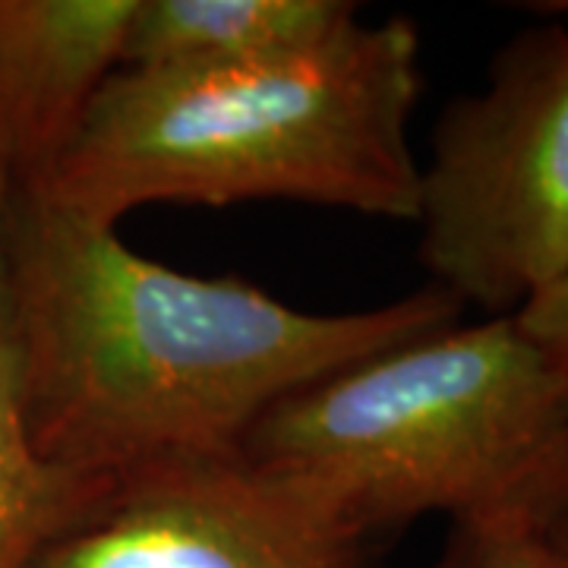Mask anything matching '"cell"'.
Segmentation results:
<instances>
[{"instance_id":"obj_1","label":"cell","mask_w":568,"mask_h":568,"mask_svg":"<svg viewBox=\"0 0 568 568\" xmlns=\"http://www.w3.org/2000/svg\"><path fill=\"white\" fill-rule=\"evenodd\" d=\"M0 282L29 439L48 465L92 480L237 455L294 392L465 313L436 284L373 310H297L244 278L149 260L118 224L13 181Z\"/></svg>"},{"instance_id":"obj_2","label":"cell","mask_w":568,"mask_h":568,"mask_svg":"<svg viewBox=\"0 0 568 568\" xmlns=\"http://www.w3.org/2000/svg\"><path fill=\"white\" fill-rule=\"evenodd\" d=\"M420 89V32L405 17L361 20L284 61L121 67L61 155L13 183L104 224L152 203L250 200L417 222L420 164L407 123Z\"/></svg>"},{"instance_id":"obj_3","label":"cell","mask_w":568,"mask_h":568,"mask_svg":"<svg viewBox=\"0 0 568 568\" xmlns=\"http://www.w3.org/2000/svg\"><path fill=\"white\" fill-rule=\"evenodd\" d=\"M241 455L366 540L429 511L544 521L568 487V364L515 316L452 325L294 392Z\"/></svg>"},{"instance_id":"obj_4","label":"cell","mask_w":568,"mask_h":568,"mask_svg":"<svg viewBox=\"0 0 568 568\" xmlns=\"http://www.w3.org/2000/svg\"><path fill=\"white\" fill-rule=\"evenodd\" d=\"M420 260L487 316H518L568 275V26L499 48L452 99L420 164Z\"/></svg>"},{"instance_id":"obj_5","label":"cell","mask_w":568,"mask_h":568,"mask_svg":"<svg viewBox=\"0 0 568 568\" xmlns=\"http://www.w3.org/2000/svg\"><path fill=\"white\" fill-rule=\"evenodd\" d=\"M366 544L316 489L237 452L123 474L39 568H369Z\"/></svg>"},{"instance_id":"obj_6","label":"cell","mask_w":568,"mask_h":568,"mask_svg":"<svg viewBox=\"0 0 568 568\" xmlns=\"http://www.w3.org/2000/svg\"><path fill=\"white\" fill-rule=\"evenodd\" d=\"M136 0H0V159L10 181L54 162L123 67Z\"/></svg>"},{"instance_id":"obj_7","label":"cell","mask_w":568,"mask_h":568,"mask_svg":"<svg viewBox=\"0 0 568 568\" xmlns=\"http://www.w3.org/2000/svg\"><path fill=\"white\" fill-rule=\"evenodd\" d=\"M361 22L351 0H136L123 67L224 70L325 48Z\"/></svg>"},{"instance_id":"obj_8","label":"cell","mask_w":568,"mask_h":568,"mask_svg":"<svg viewBox=\"0 0 568 568\" xmlns=\"http://www.w3.org/2000/svg\"><path fill=\"white\" fill-rule=\"evenodd\" d=\"M10 174L0 159V224ZM114 480L77 477L41 458L22 420L0 282V568H39L41 556L102 506Z\"/></svg>"},{"instance_id":"obj_9","label":"cell","mask_w":568,"mask_h":568,"mask_svg":"<svg viewBox=\"0 0 568 568\" xmlns=\"http://www.w3.org/2000/svg\"><path fill=\"white\" fill-rule=\"evenodd\" d=\"M433 568H552L540 518L503 511L452 521L448 544Z\"/></svg>"},{"instance_id":"obj_10","label":"cell","mask_w":568,"mask_h":568,"mask_svg":"<svg viewBox=\"0 0 568 568\" xmlns=\"http://www.w3.org/2000/svg\"><path fill=\"white\" fill-rule=\"evenodd\" d=\"M515 320L530 338L547 345L556 357H562L568 364V275L556 287H549L547 294L530 301Z\"/></svg>"},{"instance_id":"obj_11","label":"cell","mask_w":568,"mask_h":568,"mask_svg":"<svg viewBox=\"0 0 568 568\" xmlns=\"http://www.w3.org/2000/svg\"><path fill=\"white\" fill-rule=\"evenodd\" d=\"M540 530H544V544L549 549L552 568H568V487L559 496V503L552 506V511L540 521Z\"/></svg>"},{"instance_id":"obj_12","label":"cell","mask_w":568,"mask_h":568,"mask_svg":"<svg viewBox=\"0 0 568 568\" xmlns=\"http://www.w3.org/2000/svg\"><path fill=\"white\" fill-rule=\"evenodd\" d=\"M530 10L547 13V17H568V0H547V3H530Z\"/></svg>"}]
</instances>
